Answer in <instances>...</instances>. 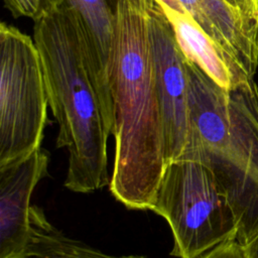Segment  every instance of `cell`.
Returning a JSON list of instances; mask_svg holds the SVG:
<instances>
[{"label":"cell","instance_id":"cell-15","mask_svg":"<svg viewBox=\"0 0 258 258\" xmlns=\"http://www.w3.org/2000/svg\"><path fill=\"white\" fill-rule=\"evenodd\" d=\"M239 7L250 17L258 21V0H237Z\"/></svg>","mask_w":258,"mask_h":258},{"label":"cell","instance_id":"cell-12","mask_svg":"<svg viewBox=\"0 0 258 258\" xmlns=\"http://www.w3.org/2000/svg\"><path fill=\"white\" fill-rule=\"evenodd\" d=\"M3 2L14 17H27L34 21L54 0H3Z\"/></svg>","mask_w":258,"mask_h":258},{"label":"cell","instance_id":"cell-11","mask_svg":"<svg viewBox=\"0 0 258 258\" xmlns=\"http://www.w3.org/2000/svg\"><path fill=\"white\" fill-rule=\"evenodd\" d=\"M80 17L98 59L110 85V60L114 34V9L107 0H64ZM111 90V89H110Z\"/></svg>","mask_w":258,"mask_h":258},{"label":"cell","instance_id":"cell-6","mask_svg":"<svg viewBox=\"0 0 258 258\" xmlns=\"http://www.w3.org/2000/svg\"><path fill=\"white\" fill-rule=\"evenodd\" d=\"M149 29L168 163L181 157L188 143L187 72L172 27L154 0H149Z\"/></svg>","mask_w":258,"mask_h":258},{"label":"cell","instance_id":"cell-10","mask_svg":"<svg viewBox=\"0 0 258 258\" xmlns=\"http://www.w3.org/2000/svg\"><path fill=\"white\" fill-rule=\"evenodd\" d=\"M30 241L25 258H148L143 255L115 256L67 236L52 225L43 210L30 209Z\"/></svg>","mask_w":258,"mask_h":258},{"label":"cell","instance_id":"cell-13","mask_svg":"<svg viewBox=\"0 0 258 258\" xmlns=\"http://www.w3.org/2000/svg\"><path fill=\"white\" fill-rule=\"evenodd\" d=\"M201 258H246L241 244L237 240H230L215 247Z\"/></svg>","mask_w":258,"mask_h":258},{"label":"cell","instance_id":"cell-9","mask_svg":"<svg viewBox=\"0 0 258 258\" xmlns=\"http://www.w3.org/2000/svg\"><path fill=\"white\" fill-rule=\"evenodd\" d=\"M184 57L226 90L253 80L241 63L214 40L188 14L162 7Z\"/></svg>","mask_w":258,"mask_h":258},{"label":"cell","instance_id":"cell-16","mask_svg":"<svg viewBox=\"0 0 258 258\" xmlns=\"http://www.w3.org/2000/svg\"><path fill=\"white\" fill-rule=\"evenodd\" d=\"M154 1L162 7L169 8L181 13H187V11L184 9L183 5L180 3L179 0H154Z\"/></svg>","mask_w":258,"mask_h":258},{"label":"cell","instance_id":"cell-1","mask_svg":"<svg viewBox=\"0 0 258 258\" xmlns=\"http://www.w3.org/2000/svg\"><path fill=\"white\" fill-rule=\"evenodd\" d=\"M48 98L58 125L56 147L67 148L64 186L90 194L110 183L107 142L112 96L87 31L76 12L54 0L33 25Z\"/></svg>","mask_w":258,"mask_h":258},{"label":"cell","instance_id":"cell-3","mask_svg":"<svg viewBox=\"0 0 258 258\" xmlns=\"http://www.w3.org/2000/svg\"><path fill=\"white\" fill-rule=\"evenodd\" d=\"M185 67L189 136L181 157L212 169L242 243L258 226V86L253 79L229 91L186 58Z\"/></svg>","mask_w":258,"mask_h":258},{"label":"cell","instance_id":"cell-14","mask_svg":"<svg viewBox=\"0 0 258 258\" xmlns=\"http://www.w3.org/2000/svg\"><path fill=\"white\" fill-rule=\"evenodd\" d=\"M240 244L246 258H258V226Z\"/></svg>","mask_w":258,"mask_h":258},{"label":"cell","instance_id":"cell-7","mask_svg":"<svg viewBox=\"0 0 258 258\" xmlns=\"http://www.w3.org/2000/svg\"><path fill=\"white\" fill-rule=\"evenodd\" d=\"M49 154L38 148L0 166V258H25L30 241V201L48 175Z\"/></svg>","mask_w":258,"mask_h":258},{"label":"cell","instance_id":"cell-4","mask_svg":"<svg viewBox=\"0 0 258 258\" xmlns=\"http://www.w3.org/2000/svg\"><path fill=\"white\" fill-rule=\"evenodd\" d=\"M150 211L169 225L173 257L201 258L237 240L231 205L212 169L199 159L180 157L166 164Z\"/></svg>","mask_w":258,"mask_h":258},{"label":"cell","instance_id":"cell-8","mask_svg":"<svg viewBox=\"0 0 258 258\" xmlns=\"http://www.w3.org/2000/svg\"><path fill=\"white\" fill-rule=\"evenodd\" d=\"M187 13L254 78L258 67V21L227 0H179Z\"/></svg>","mask_w":258,"mask_h":258},{"label":"cell","instance_id":"cell-2","mask_svg":"<svg viewBox=\"0 0 258 258\" xmlns=\"http://www.w3.org/2000/svg\"><path fill=\"white\" fill-rule=\"evenodd\" d=\"M109 80L115 140L109 188L125 208L150 211L167 162L149 0H115Z\"/></svg>","mask_w":258,"mask_h":258},{"label":"cell","instance_id":"cell-5","mask_svg":"<svg viewBox=\"0 0 258 258\" xmlns=\"http://www.w3.org/2000/svg\"><path fill=\"white\" fill-rule=\"evenodd\" d=\"M48 98L36 44L28 34L0 25V166L41 147Z\"/></svg>","mask_w":258,"mask_h":258}]
</instances>
